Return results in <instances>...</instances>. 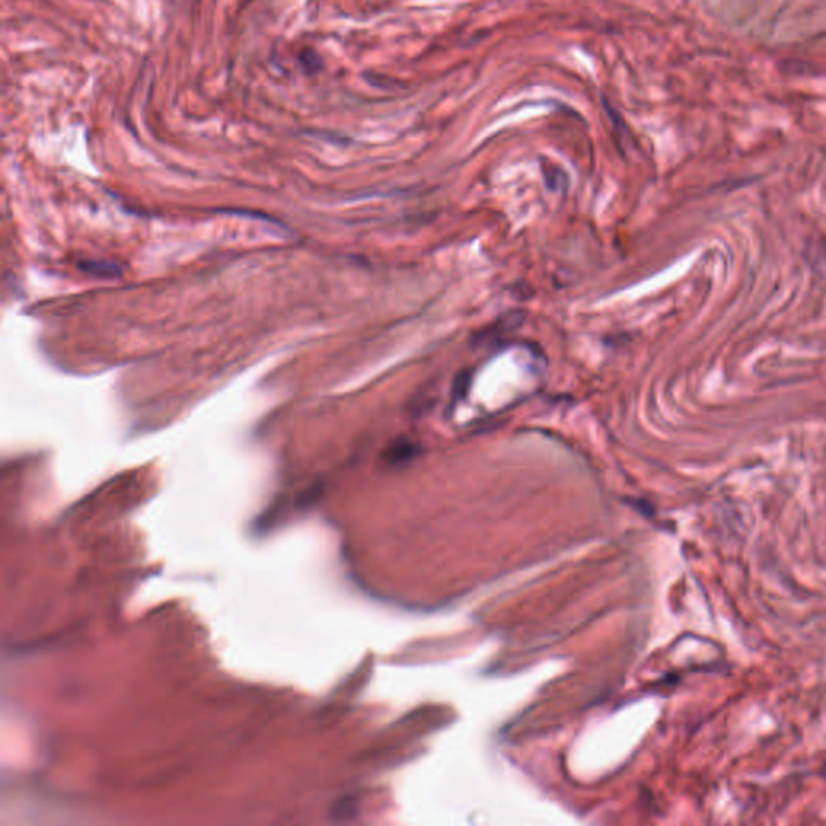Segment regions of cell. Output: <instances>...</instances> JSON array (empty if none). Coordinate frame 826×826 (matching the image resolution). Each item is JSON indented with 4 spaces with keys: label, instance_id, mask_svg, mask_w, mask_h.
<instances>
[{
    "label": "cell",
    "instance_id": "6da1fadb",
    "mask_svg": "<svg viewBox=\"0 0 826 826\" xmlns=\"http://www.w3.org/2000/svg\"><path fill=\"white\" fill-rule=\"evenodd\" d=\"M418 454V447L417 444H413V442H410L407 439L402 441H396L394 444H391L387 447V450L385 452V459L389 463H402L407 462L415 455Z\"/></svg>",
    "mask_w": 826,
    "mask_h": 826
},
{
    "label": "cell",
    "instance_id": "7a4b0ae2",
    "mask_svg": "<svg viewBox=\"0 0 826 826\" xmlns=\"http://www.w3.org/2000/svg\"><path fill=\"white\" fill-rule=\"evenodd\" d=\"M77 267L88 273V275L102 278H113L121 273L118 265L104 262V260H81V262H77Z\"/></svg>",
    "mask_w": 826,
    "mask_h": 826
},
{
    "label": "cell",
    "instance_id": "3957f363",
    "mask_svg": "<svg viewBox=\"0 0 826 826\" xmlns=\"http://www.w3.org/2000/svg\"><path fill=\"white\" fill-rule=\"evenodd\" d=\"M299 62L307 75H315V73H318L323 68L321 57H319L313 49H305L299 56Z\"/></svg>",
    "mask_w": 826,
    "mask_h": 826
}]
</instances>
